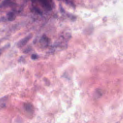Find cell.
<instances>
[{
    "label": "cell",
    "instance_id": "6da1fadb",
    "mask_svg": "<svg viewBox=\"0 0 123 123\" xmlns=\"http://www.w3.org/2000/svg\"><path fill=\"white\" fill-rule=\"evenodd\" d=\"M33 37V35L32 34H30L24 37L23 38L20 40L16 44L17 47L19 48H21L25 46L31 39Z\"/></svg>",
    "mask_w": 123,
    "mask_h": 123
},
{
    "label": "cell",
    "instance_id": "7a4b0ae2",
    "mask_svg": "<svg viewBox=\"0 0 123 123\" xmlns=\"http://www.w3.org/2000/svg\"><path fill=\"white\" fill-rule=\"evenodd\" d=\"M25 111L29 114H33L34 111V108L33 105L30 103H25L23 105Z\"/></svg>",
    "mask_w": 123,
    "mask_h": 123
},
{
    "label": "cell",
    "instance_id": "3957f363",
    "mask_svg": "<svg viewBox=\"0 0 123 123\" xmlns=\"http://www.w3.org/2000/svg\"><path fill=\"white\" fill-rule=\"evenodd\" d=\"M42 6L46 10L50 11L52 10V6L49 0H39Z\"/></svg>",
    "mask_w": 123,
    "mask_h": 123
},
{
    "label": "cell",
    "instance_id": "277c9868",
    "mask_svg": "<svg viewBox=\"0 0 123 123\" xmlns=\"http://www.w3.org/2000/svg\"><path fill=\"white\" fill-rule=\"evenodd\" d=\"M7 19L9 21H13L16 18V15L13 12H10L7 13Z\"/></svg>",
    "mask_w": 123,
    "mask_h": 123
},
{
    "label": "cell",
    "instance_id": "5b68a950",
    "mask_svg": "<svg viewBox=\"0 0 123 123\" xmlns=\"http://www.w3.org/2000/svg\"><path fill=\"white\" fill-rule=\"evenodd\" d=\"M12 2L11 0H3L0 4V8L8 7Z\"/></svg>",
    "mask_w": 123,
    "mask_h": 123
},
{
    "label": "cell",
    "instance_id": "8992f818",
    "mask_svg": "<svg viewBox=\"0 0 123 123\" xmlns=\"http://www.w3.org/2000/svg\"><path fill=\"white\" fill-rule=\"evenodd\" d=\"M38 58V56L36 54H33L32 55H31V59L32 60H36Z\"/></svg>",
    "mask_w": 123,
    "mask_h": 123
},
{
    "label": "cell",
    "instance_id": "52a82bcc",
    "mask_svg": "<svg viewBox=\"0 0 123 123\" xmlns=\"http://www.w3.org/2000/svg\"><path fill=\"white\" fill-rule=\"evenodd\" d=\"M64 0V1H65L68 4H70L72 5V2H71V0Z\"/></svg>",
    "mask_w": 123,
    "mask_h": 123
},
{
    "label": "cell",
    "instance_id": "ba28073f",
    "mask_svg": "<svg viewBox=\"0 0 123 123\" xmlns=\"http://www.w3.org/2000/svg\"><path fill=\"white\" fill-rule=\"evenodd\" d=\"M2 52V49H0V55H1V54Z\"/></svg>",
    "mask_w": 123,
    "mask_h": 123
}]
</instances>
